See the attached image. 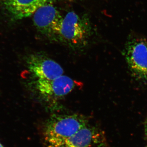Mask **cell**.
Segmentation results:
<instances>
[{
	"label": "cell",
	"mask_w": 147,
	"mask_h": 147,
	"mask_svg": "<svg viewBox=\"0 0 147 147\" xmlns=\"http://www.w3.org/2000/svg\"><path fill=\"white\" fill-rule=\"evenodd\" d=\"M88 123V120L81 115H53L43 127L45 147H63L70 137Z\"/></svg>",
	"instance_id": "1"
},
{
	"label": "cell",
	"mask_w": 147,
	"mask_h": 147,
	"mask_svg": "<svg viewBox=\"0 0 147 147\" xmlns=\"http://www.w3.org/2000/svg\"><path fill=\"white\" fill-rule=\"evenodd\" d=\"M90 33L88 21L71 11L63 18L56 40L72 48H81L86 45Z\"/></svg>",
	"instance_id": "2"
},
{
	"label": "cell",
	"mask_w": 147,
	"mask_h": 147,
	"mask_svg": "<svg viewBox=\"0 0 147 147\" xmlns=\"http://www.w3.org/2000/svg\"><path fill=\"white\" fill-rule=\"evenodd\" d=\"M77 84L70 77L63 75L53 80H36L34 88L45 102H56L75 89Z\"/></svg>",
	"instance_id": "3"
},
{
	"label": "cell",
	"mask_w": 147,
	"mask_h": 147,
	"mask_svg": "<svg viewBox=\"0 0 147 147\" xmlns=\"http://www.w3.org/2000/svg\"><path fill=\"white\" fill-rule=\"evenodd\" d=\"M29 71L36 80H53L63 75L60 65L40 53L32 55L27 61Z\"/></svg>",
	"instance_id": "4"
},
{
	"label": "cell",
	"mask_w": 147,
	"mask_h": 147,
	"mask_svg": "<svg viewBox=\"0 0 147 147\" xmlns=\"http://www.w3.org/2000/svg\"><path fill=\"white\" fill-rule=\"evenodd\" d=\"M63 18L56 7L52 4L48 5L34 13V24L42 34L56 39Z\"/></svg>",
	"instance_id": "5"
},
{
	"label": "cell",
	"mask_w": 147,
	"mask_h": 147,
	"mask_svg": "<svg viewBox=\"0 0 147 147\" xmlns=\"http://www.w3.org/2000/svg\"><path fill=\"white\" fill-rule=\"evenodd\" d=\"M125 56L134 73L141 78H147V43L141 40L129 42L126 47Z\"/></svg>",
	"instance_id": "6"
},
{
	"label": "cell",
	"mask_w": 147,
	"mask_h": 147,
	"mask_svg": "<svg viewBox=\"0 0 147 147\" xmlns=\"http://www.w3.org/2000/svg\"><path fill=\"white\" fill-rule=\"evenodd\" d=\"M104 145L101 131L89 123L70 137L63 147H104Z\"/></svg>",
	"instance_id": "7"
},
{
	"label": "cell",
	"mask_w": 147,
	"mask_h": 147,
	"mask_svg": "<svg viewBox=\"0 0 147 147\" xmlns=\"http://www.w3.org/2000/svg\"><path fill=\"white\" fill-rule=\"evenodd\" d=\"M55 0H3L7 10L16 19L31 16L38 9L52 5Z\"/></svg>",
	"instance_id": "8"
},
{
	"label": "cell",
	"mask_w": 147,
	"mask_h": 147,
	"mask_svg": "<svg viewBox=\"0 0 147 147\" xmlns=\"http://www.w3.org/2000/svg\"><path fill=\"white\" fill-rule=\"evenodd\" d=\"M0 147H3L2 145L0 143Z\"/></svg>",
	"instance_id": "9"
}]
</instances>
